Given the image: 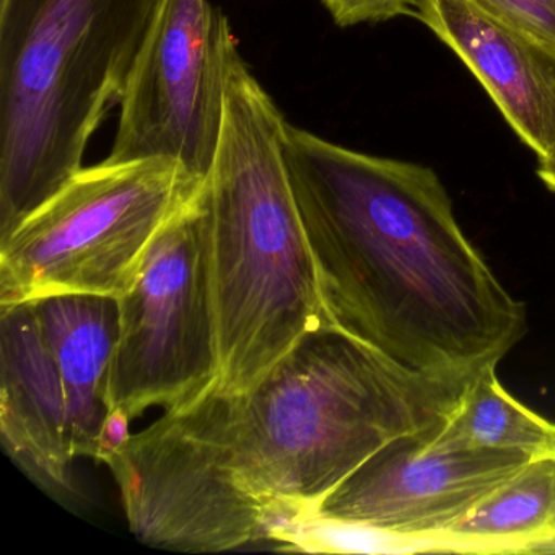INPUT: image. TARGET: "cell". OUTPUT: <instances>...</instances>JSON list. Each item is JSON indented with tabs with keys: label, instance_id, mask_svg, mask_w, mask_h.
Listing matches in <instances>:
<instances>
[{
	"label": "cell",
	"instance_id": "cell-16",
	"mask_svg": "<svg viewBox=\"0 0 555 555\" xmlns=\"http://www.w3.org/2000/svg\"><path fill=\"white\" fill-rule=\"evenodd\" d=\"M538 177L555 194V145L544 157L538 158Z\"/></svg>",
	"mask_w": 555,
	"mask_h": 555
},
{
	"label": "cell",
	"instance_id": "cell-9",
	"mask_svg": "<svg viewBox=\"0 0 555 555\" xmlns=\"http://www.w3.org/2000/svg\"><path fill=\"white\" fill-rule=\"evenodd\" d=\"M434 428L386 444L308 512L370 526L409 542L415 552H440L441 532L531 460L448 447Z\"/></svg>",
	"mask_w": 555,
	"mask_h": 555
},
{
	"label": "cell",
	"instance_id": "cell-8",
	"mask_svg": "<svg viewBox=\"0 0 555 555\" xmlns=\"http://www.w3.org/2000/svg\"><path fill=\"white\" fill-rule=\"evenodd\" d=\"M236 47L229 18L210 0H164L119 102L106 160L168 158L204 180L219 145Z\"/></svg>",
	"mask_w": 555,
	"mask_h": 555
},
{
	"label": "cell",
	"instance_id": "cell-12",
	"mask_svg": "<svg viewBox=\"0 0 555 555\" xmlns=\"http://www.w3.org/2000/svg\"><path fill=\"white\" fill-rule=\"evenodd\" d=\"M496 366H487L464 386L456 408L435 425L440 443L469 450L506 451L529 460L555 457V424L513 398Z\"/></svg>",
	"mask_w": 555,
	"mask_h": 555
},
{
	"label": "cell",
	"instance_id": "cell-13",
	"mask_svg": "<svg viewBox=\"0 0 555 555\" xmlns=\"http://www.w3.org/2000/svg\"><path fill=\"white\" fill-rule=\"evenodd\" d=\"M487 14L555 51V0H473Z\"/></svg>",
	"mask_w": 555,
	"mask_h": 555
},
{
	"label": "cell",
	"instance_id": "cell-7",
	"mask_svg": "<svg viewBox=\"0 0 555 555\" xmlns=\"http://www.w3.org/2000/svg\"><path fill=\"white\" fill-rule=\"evenodd\" d=\"M118 307L108 378L112 411L131 418L151 408L180 411L219 386L203 184L155 236Z\"/></svg>",
	"mask_w": 555,
	"mask_h": 555
},
{
	"label": "cell",
	"instance_id": "cell-5",
	"mask_svg": "<svg viewBox=\"0 0 555 555\" xmlns=\"http://www.w3.org/2000/svg\"><path fill=\"white\" fill-rule=\"evenodd\" d=\"M118 326L113 297L0 305L2 447L53 495H74V461L99 454Z\"/></svg>",
	"mask_w": 555,
	"mask_h": 555
},
{
	"label": "cell",
	"instance_id": "cell-15",
	"mask_svg": "<svg viewBox=\"0 0 555 555\" xmlns=\"http://www.w3.org/2000/svg\"><path fill=\"white\" fill-rule=\"evenodd\" d=\"M131 421L132 418L119 409H113L109 412L100 434L99 454L95 461L105 463L109 456L126 447V443L131 440V431H129Z\"/></svg>",
	"mask_w": 555,
	"mask_h": 555
},
{
	"label": "cell",
	"instance_id": "cell-14",
	"mask_svg": "<svg viewBox=\"0 0 555 555\" xmlns=\"http://www.w3.org/2000/svg\"><path fill=\"white\" fill-rule=\"evenodd\" d=\"M340 28L411 17L414 0H321Z\"/></svg>",
	"mask_w": 555,
	"mask_h": 555
},
{
	"label": "cell",
	"instance_id": "cell-4",
	"mask_svg": "<svg viewBox=\"0 0 555 555\" xmlns=\"http://www.w3.org/2000/svg\"><path fill=\"white\" fill-rule=\"evenodd\" d=\"M164 0H0V240L77 171Z\"/></svg>",
	"mask_w": 555,
	"mask_h": 555
},
{
	"label": "cell",
	"instance_id": "cell-6",
	"mask_svg": "<svg viewBox=\"0 0 555 555\" xmlns=\"http://www.w3.org/2000/svg\"><path fill=\"white\" fill-rule=\"evenodd\" d=\"M168 158L77 171L0 240V305L57 295L119 298L152 242L203 184Z\"/></svg>",
	"mask_w": 555,
	"mask_h": 555
},
{
	"label": "cell",
	"instance_id": "cell-1",
	"mask_svg": "<svg viewBox=\"0 0 555 555\" xmlns=\"http://www.w3.org/2000/svg\"><path fill=\"white\" fill-rule=\"evenodd\" d=\"M466 383L414 372L336 326L304 337L240 395L164 412L105 461L129 531L186 554L271 542L373 454L440 424Z\"/></svg>",
	"mask_w": 555,
	"mask_h": 555
},
{
	"label": "cell",
	"instance_id": "cell-10",
	"mask_svg": "<svg viewBox=\"0 0 555 555\" xmlns=\"http://www.w3.org/2000/svg\"><path fill=\"white\" fill-rule=\"evenodd\" d=\"M411 17L460 57L535 157L554 147L555 51L473 0H414Z\"/></svg>",
	"mask_w": 555,
	"mask_h": 555
},
{
	"label": "cell",
	"instance_id": "cell-3",
	"mask_svg": "<svg viewBox=\"0 0 555 555\" xmlns=\"http://www.w3.org/2000/svg\"><path fill=\"white\" fill-rule=\"evenodd\" d=\"M287 125L236 47L219 145L203 181L217 389L225 395L258 385L307 334L331 324L288 177Z\"/></svg>",
	"mask_w": 555,
	"mask_h": 555
},
{
	"label": "cell",
	"instance_id": "cell-17",
	"mask_svg": "<svg viewBox=\"0 0 555 555\" xmlns=\"http://www.w3.org/2000/svg\"><path fill=\"white\" fill-rule=\"evenodd\" d=\"M554 545H555V544H554ZM554 545H552V547H551V548H554Z\"/></svg>",
	"mask_w": 555,
	"mask_h": 555
},
{
	"label": "cell",
	"instance_id": "cell-2",
	"mask_svg": "<svg viewBox=\"0 0 555 555\" xmlns=\"http://www.w3.org/2000/svg\"><path fill=\"white\" fill-rule=\"evenodd\" d=\"M285 160L333 326L451 383L499 365L525 336V305L467 238L430 167L291 122Z\"/></svg>",
	"mask_w": 555,
	"mask_h": 555
},
{
	"label": "cell",
	"instance_id": "cell-11",
	"mask_svg": "<svg viewBox=\"0 0 555 555\" xmlns=\"http://www.w3.org/2000/svg\"><path fill=\"white\" fill-rule=\"evenodd\" d=\"M440 552L516 554L555 544V457L529 461L508 482L444 529Z\"/></svg>",
	"mask_w": 555,
	"mask_h": 555
}]
</instances>
